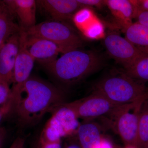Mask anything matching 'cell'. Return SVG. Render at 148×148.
<instances>
[{
	"instance_id": "1",
	"label": "cell",
	"mask_w": 148,
	"mask_h": 148,
	"mask_svg": "<svg viewBox=\"0 0 148 148\" xmlns=\"http://www.w3.org/2000/svg\"><path fill=\"white\" fill-rule=\"evenodd\" d=\"M65 103L62 91L37 77L31 76L12 104L11 110L22 126L34 125L46 114Z\"/></svg>"
},
{
	"instance_id": "2",
	"label": "cell",
	"mask_w": 148,
	"mask_h": 148,
	"mask_svg": "<svg viewBox=\"0 0 148 148\" xmlns=\"http://www.w3.org/2000/svg\"><path fill=\"white\" fill-rule=\"evenodd\" d=\"M103 60L99 54L79 49L67 51L55 61L45 66L61 82L73 84L98 71Z\"/></svg>"
},
{
	"instance_id": "3",
	"label": "cell",
	"mask_w": 148,
	"mask_h": 148,
	"mask_svg": "<svg viewBox=\"0 0 148 148\" xmlns=\"http://www.w3.org/2000/svg\"><path fill=\"white\" fill-rule=\"evenodd\" d=\"M94 92L119 105L148 99V86L145 83L134 79L124 71L103 77L95 84Z\"/></svg>"
},
{
	"instance_id": "4",
	"label": "cell",
	"mask_w": 148,
	"mask_h": 148,
	"mask_svg": "<svg viewBox=\"0 0 148 148\" xmlns=\"http://www.w3.org/2000/svg\"><path fill=\"white\" fill-rule=\"evenodd\" d=\"M23 30L28 36L42 38L54 43L64 53L79 49L83 45L82 39L76 31L64 21H45Z\"/></svg>"
},
{
	"instance_id": "5",
	"label": "cell",
	"mask_w": 148,
	"mask_h": 148,
	"mask_svg": "<svg viewBox=\"0 0 148 148\" xmlns=\"http://www.w3.org/2000/svg\"><path fill=\"white\" fill-rule=\"evenodd\" d=\"M51 113V116L41 134L40 142H59L62 138L77 132L80 125L78 118L65 103L56 107Z\"/></svg>"
},
{
	"instance_id": "6",
	"label": "cell",
	"mask_w": 148,
	"mask_h": 148,
	"mask_svg": "<svg viewBox=\"0 0 148 148\" xmlns=\"http://www.w3.org/2000/svg\"><path fill=\"white\" fill-rule=\"evenodd\" d=\"M65 104L73 111L78 119L89 120L106 116L114 121L118 112L125 105L113 103L94 92L85 98Z\"/></svg>"
},
{
	"instance_id": "7",
	"label": "cell",
	"mask_w": 148,
	"mask_h": 148,
	"mask_svg": "<svg viewBox=\"0 0 148 148\" xmlns=\"http://www.w3.org/2000/svg\"><path fill=\"white\" fill-rule=\"evenodd\" d=\"M145 100L125 105L114 121L119 134L128 147L138 148L139 114L142 104Z\"/></svg>"
},
{
	"instance_id": "8",
	"label": "cell",
	"mask_w": 148,
	"mask_h": 148,
	"mask_svg": "<svg viewBox=\"0 0 148 148\" xmlns=\"http://www.w3.org/2000/svg\"><path fill=\"white\" fill-rule=\"evenodd\" d=\"M27 35L20 28V48L14 69L12 86L9 102L12 106L13 101L21 92L24 84L31 77L35 60L32 57L26 45Z\"/></svg>"
},
{
	"instance_id": "9",
	"label": "cell",
	"mask_w": 148,
	"mask_h": 148,
	"mask_svg": "<svg viewBox=\"0 0 148 148\" xmlns=\"http://www.w3.org/2000/svg\"><path fill=\"white\" fill-rule=\"evenodd\" d=\"M104 43L110 56L121 64L124 70L146 55L138 50L127 39L116 33H110L105 36Z\"/></svg>"
},
{
	"instance_id": "10",
	"label": "cell",
	"mask_w": 148,
	"mask_h": 148,
	"mask_svg": "<svg viewBox=\"0 0 148 148\" xmlns=\"http://www.w3.org/2000/svg\"><path fill=\"white\" fill-rule=\"evenodd\" d=\"M26 45L35 61L44 66L55 61L59 53H64L61 48L54 43L39 37L27 35Z\"/></svg>"
},
{
	"instance_id": "11",
	"label": "cell",
	"mask_w": 148,
	"mask_h": 148,
	"mask_svg": "<svg viewBox=\"0 0 148 148\" xmlns=\"http://www.w3.org/2000/svg\"><path fill=\"white\" fill-rule=\"evenodd\" d=\"M19 48L20 31L12 36L0 49V76L10 84L12 83Z\"/></svg>"
},
{
	"instance_id": "12",
	"label": "cell",
	"mask_w": 148,
	"mask_h": 148,
	"mask_svg": "<svg viewBox=\"0 0 148 148\" xmlns=\"http://www.w3.org/2000/svg\"><path fill=\"white\" fill-rule=\"evenodd\" d=\"M72 19L76 26L86 38L97 40L105 37L104 25L88 8H81L75 14Z\"/></svg>"
},
{
	"instance_id": "13",
	"label": "cell",
	"mask_w": 148,
	"mask_h": 148,
	"mask_svg": "<svg viewBox=\"0 0 148 148\" xmlns=\"http://www.w3.org/2000/svg\"><path fill=\"white\" fill-rule=\"evenodd\" d=\"M36 2L53 20L64 22L73 18L83 8L77 0H40Z\"/></svg>"
},
{
	"instance_id": "14",
	"label": "cell",
	"mask_w": 148,
	"mask_h": 148,
	"mask_svg": "<svg viewBox=\"0 0 148 148\" xmlns=\"http://www.w3.org/2000/svg\"><path fill=\"white\" fill-rule=\"evenodd\" d=\"M19 20L20 27L27 29L36 25V1L6 0L4 1Z\"/></svg>"
},
{
	"instance_id": "15",
	"label": "cell",
	"mask_w": 148,
	"mask_h": 148,
	"mask_svg": "<svg viewBox=\"0 0 148 148\" xmlns=\"http://www.w3.org/2000/svg\"><path fill=\"white\" fill-rule=\"evenodd\" d=\"M105 5L123 30L133 23L135 9L132 1L107 0L105 1Z\"/></svg>"
},
{
	"instance_id": "16",
	"label": "cell",
	"mask_w": 148,
	"mask_h": 148,
	"mask_svg": "<svg viewBox=\"0 0 148 148\" xmlns=\"http://www.w3.org/2000/svg\"><path fill=\"white\" fill-rule=\"evenodd\" d=\"M15 16L7 5L0 1V49L12 36L20 30L15 21Z\"/></svg>"
},
{
	"instance_id": "17",
	"label": "cell",
	"mask_w": 148,
	"mask_h": 148,
	"mask_svg": "<svg viewBox=\"0 0 148 148\" xmlns=\"http://www.w3.org/2000/svg\"><path fill=\"white\" fill-rule=\"evenodd\" d=\"M124 31L125 38L142 53L148 55V27L136 21Z\"/></svg>"
},
{
	"instance_id": "18",
	"label": "cell",
	"mask_w": 148,
	"mask_h": 148,
	"mask_svg": "<svg viewBox=\"0 0 148 148\" xmlns=\"http://www.w3.org/2000/svg\"><path fill=\"white\" fill-rule=\"evenodd\" d=\"M77 133L82 148H99L102 139L100 128L95 123L80 124Z\"/></svg>"
},
{
	"instance_id": "19",
	"label": "cell",
	"mask_w": 148,
	"mask_h": 148,
	"mask_svg": "<svg viewBox=\"0 0 148 148\" xmlns=\"http://www.w3.org/2000/svg\"><path fill=\"white\" fill-rule=\"evenodd\" d=\"M148 146V99L143 101L139 114L138 148H147Z\"/></svg>"
},
{
	"instance_id": "20",
	"label": "cell",
	"mask_w": 148,
	"mask_h": 148,
	"mask_svg": "<svg viewBox=\"0 0 148 148\" xmlns=\"http://www.w3.org/2000/svg\"><path fill=\"white\" fill-rule=\"evenodd\" d=\"M130 77L141 82H148V55L143 56L124 70Z\"/></svg>"
},
{
	"instance_id": "21",
	"label": "cell",
	"mask_w": 148,
	"mask_h": 148,
	"mask_svg": "<svg viewBox=\"0 0 148 148\" xmlns=\"http://www.w3.org/2000/svg\"><path fill=\"white\" fill-rule=\"evenodd\" d=\"M10 93L9 84L0 76V106L4 105L9 101Z\"/></svg>"
},
{
	"instance_id": "22",
	"label": "cell",
	"mask_w": 148,
	"mask_h": 148,
	"mask_svg": "<svg viewBox=\"0 0 148 148\" xmlns=\"http://www.w3.org/2000/svg\"><path fill=\"white\" fill-rule=\"evenodd\" d=\"M135 9V15L140 12L148 11V0L132 1Z\"/></svg>"
},
{
	"instance_id": "23",
	"label": "cell",
	"mask_w": 148,
	"mask_h": 148,
	"mask_svg": "<svg viewBox=\"0 0 148 148\" xmlns=\"http://www.w3.org/2000/svg\"><path fill=\"white\" fill-rule=\"evenodd\" d=\"M82 6L83 7H100L105 5L106 1L101 0H77Z\"/></svg>"
},
{
	"instance_id": "24",
	"label": "cell",
	"mask_w": 148,
	"mask_h": 148,
	"mask_svg": "<svg viewBox=\"0 0 148 148\" xmlns=\"http://www.w3.org/2000/svg\"><path fill=\"white\" fill-rule=\"evenodd\" d=\"M137 22L148 27V11L140 12L135 15Z\"/></svg>"
},
{
	"instance_id": "25",
	"label": "cell",
	"mask_w": 148,
	"mask_h": 148,
	"mask_svg": "<svg viewBox=\"0 0 148 148\" xmlns=\"http://www.w3.org/2000/svg\"><path fill=\"white\" fill-rule=\"evenodd\" d=\"M36 148H61V141L52 143H44L39 141Z\"/></svg>"
},
{
	"instance_id": "26",
	"label": "cell",
	"mask_w": 148,
	"mask_h": 148,
	"mask_svg": "<svg viewBox=\"0 0 148 148\" xmlns=\"http://www.w3.org/2000/svg\"><path fill=\"white\" fill-rule=\"evenodd\" d=\"M25 148V140L21 137H18L14 141L9 148Z\"/></svg>"
},
{
	"instance_id": "27",
	"label": "cell",
	"mask_w": 148,
	"mask_h": 148,
	"mask_svg": "<svg viewBox=\"0 0 148 148\" xmlns=\"http://www.w3.org/2000/svg\"><path fill=\"white\" fill-rule=\"evenodd\" d=\"M10 111L11 106L8 102L0 107V122L4 116L9 113Z\"/></svg>"
},
{
	"instance_id": "28",
	"label": "cell",
	"mask_w": 148,
	"mask_h": 148,
	"mask_svg": "<svg viewBox=\"0 0 148 148\" xmlns=\"http://www.w3.org/2000/svg\"><path fill=\"white\" fill-rule=\"evenodd\" d=\"M5 130L2 127H0V148H2L5 139Z\"/></svg>"
},
{
	"instance_id": "29",
	"label": "cell",
	"mask_w": 148,
	"mask_h": 148,
	"mask_svg": "<svg viewBox=\"0 0 148 148\" xmlns=\"http://www.w3.org/2000/svg\"><path fill=\"white\" fill-rule=\"evenodd\" d=\"M99 148H112V147L109 141L102 139Z\"/></svg>"
},
{
	"instance_id": "30",
	"label": "cell",
	"mask_w": 148,
	"mask_h": 148,
	"mask_svg": "<svg viewBox=\"0 0 148 148\" xmlns=\"http://www.w3.org/2000/svg\"><path fill=\"white\" fill-rule=\"evenodd\" d=\"M67 148H80L79 147H78L77 146L75 145H72L69 146V147H68Z\"/></svg>"
},
{
	"instance_id": "31",
	"label": "cell",
	"mask_w": 148,
	"mask_h": 148,
	"mask_svg": "<svg viewBox=\"0 0 148 148\" xmlns=\"http://www.w3.org/2000/svg\"><path fill=\"white\" fill-rule=\"evenodd\" d=\"M147 148H148V146L147 147Z\"/></svg>"
}]
</instances>
